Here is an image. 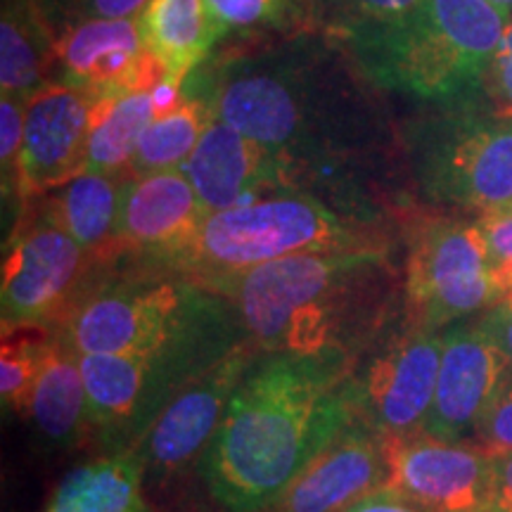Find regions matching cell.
<instances>
[{
  "mask_svg": "<svg viewBox=\"0 0 512 512\" xmlns=\"http://www.w3.org/2000/svg\"><path fill=\"white\" fill-rule=\"evenodd\" d=\"M24 117L27 98L3 95L0 98V176H3V197L19 200V164L24 147Z\"/></svg>",
  "mask_w": 512,
  "mask_h": 512,
  "instance_id": "31",
  "label": "cell"
},
{
  "mask_svg": "<svg viewBox=\"0 0 512 512\" xmlns=\"http://www.w3.org/2000/svg\"><path fill=\"white\" fill-rule=\"evenodd\" d=\"M387 477L382 437L351 422L264 512H347Z\"/></svg>",
  "mask_w": 512,
  "mask_h": 512,
  "instance_id": "18",
  "label": "cell"
},
{
  "mask_svg": "<svg viewBox=\"0 0 512 512\" xmlns=\"http://www.w3.org/2000/svg\"><path fill=\"white\" fill-rule=\"evenodd\" d=\"M491 3H494L498 10H503L508 17L512 15V0H491Z\"/></svg>",
  "mask_w": 512,
  "mask_h": 512,
  "instance_id": "38",
  "label": "cell"
},
{
  "mask_svg": "<svg viewBox=\"0 0 512 512\" xmlns=\"http://www.w3.org/2000/svg\"><path fill=\"white\" fill-rule=\"evenodd\" d=\"M155 117L152 93H126L98 100L88 138L86 171L126 178L138 140Z\"/></svg>",
  "mask_w": 512,
  "mask_h": 512,
  "instance_id": "25",
  "label": "cell"
},
{
  "mask_svg": "<svg viewBox=\"0 0 512 512\" xmlns=\"http://www.w3.org/2000/svg\"><path fill=\"white\" fill-rule=\"evenodd\" d=\"M207 5L226 36L273 38L323 31L318 0H207Z\"/></svg>",
  "mask_w": 512,
  "mask_h": 512,
  "instance_id": "27",
  "label": "cell"
},
{
  "mask_svg": "<svg viewBox=\"0 0 512 512\" xmlns=\"http://www.w3.org/2000/svg\"><path fill=\"white\" fill-rule=\"evenodd\" d=\"M351 368L337 356L261 351L202 456L209 494L230 512H264L354 422Z\"/></svg>",
  "mask_w": 512,
  "mask_h": 512,
  "instance_id": "2",
  "label": "cell"
},
{
  "mask_svg": "<svg viewBox=\"0 0 512 512\" xmlns=\"http://www.w3.org/2000/svg\"><path fill=\"white\" fill-rule=\"evenodd\" d=\"M444 339L437 332L401 328L382 337L354 363L349 403L354 422L380 437L422 432L432 411Z\"/></svg>",
  "mask_w": 512,
  "mask_h": 512,
  "instance_id": "10",
  "label": "cell"
},
{
  "mask_svg": "<svg viewBox=\"0 0 512 512\" xmlns=\"http://www.w3.org/2000/svg\"><path fill=\"white\" fill-rule=\"evenodd\" d=\"M27 415L48 446L72 448L83 437H91V411L79 354L62 339H50L46 361L29 396Z\"/></svg>",
  "mask_w": 512,
  "mask_h": 512,
  "instance_id": "20",
  "label": "cell"
},
{
  "mask_svg": "<svg viewBox=\"0 0 512 512\" xmlns=\"http://www.w3.org/2000/svg\"><path fill=\"white\" fill-rule=\"evenodd\" d=\"M477 325L512 358V311L505 306H494L477 320Z\"/></svg>",
  "mask_w": 512,
  "mask_h": 512,
  "instance_id": "37",
  "label": "cell"
},
{
  "mask_svg": "<svg viewBox=\"0 0 512 512\" xmlns=\"http://www.w3.org/2000/svg\"><path fill=\"white\" fill-rule=\"evenodd\" d=\"M432 411L422 432L465 441L512 377V358L479 325H451L444 335Z\"/></svg>",
  "mask_w": 512,
  "mask_h": 512,
  "instance_id": "16",
  "label": "cell"
},
{
  "mask_svg": "<svg viewBox=\"0 0 512 512\" xmlns=\"http://www.w3.org/2000/svg\"><path fill=\"white\" fill-rule=\"evenodd\" d=\"M79 361L91 437L110 453L133 451L183 387L211 370L171 356L79 354Z\"/></svg>",
  "mask_w": 512,
  "mask_h": 512,
  "instance_id": "11",
  "label": "cell"
},
{
  "mask_svg": "<svg viewBox=\"0 0 512 512\" xmlns=\"http://www.w3.org/2000/svg\"><path fill=\"white\" fill-rule=\"evenodd\" d=\"M401 143L425 200L479 219L512 211V117L484 95L403 121Z\"/></svg>",
  "mask_w": 512,
  "mask_h": 512,
  "instance_id": "7",
  "label": "cell"
},
{
  "mask_svg": "<svg viewBox=\"0 0 512 512\" xmlns=\"http://www.w3.org/2000/svg\"><path fill=\"white\" fill-rule=\"evenodd\" d=\"M489 245L491 278L496 287V306L512 311V211L477 219Z\"/></svg>",
  "mask_w": 512,
  "mask_h": 512,
  "instance_id": "32",
  "label": "cell"
},
{
  "mask_svg": "<svg viewBox=\"0 0 512 512\" xmlns=\"http://www.w3.org/2000/svg\"><path fill=\"white\" fill-rule=\"evenodd\" d=\"M181 169L209 214L290 190L275 155L221 119L211 121Z\"/></svg>",
  "mask_w": 512,
  "mask_h": 512,
  "instance_id": "19",
  "label": "cell"
},
{
  "mask_svg": "<svg viewBox=\"0 0 512 512\" xmlns=\"http://www.w3.org/2000/svg\"><path fill=\"white\" fill-rule=\"evenodd\" d=\"M183 91L275 155L290 190L384 221L382 188L406 164L401 124L342 38H233Z\"/></svg>",
  "mask_w": 512,
  "mask_h": 512,
  "instance_id": "1",
  "label": "cell"
},
{
  "mask_svg": "<svg viewBox=\"0 0 512 512\" xmlns=\"http://www.w3.org/2000/svg\"><path fill=\"white\" fill-rule=\"evenodd\" d=\"M411 226L403 275L406 325L437 332L496 306L489 245L479 223L420 216Z\"/></svg>",
  "mask_w": 512,
  "mask_h": 512,
  "instance_id": "8",
  "label": "cell"
},
{
  "mask_svg": "<svg viewBox=\"0 0 512 512\" xmlns=\"http://www.w3.org/2000/svg\"><path fill=\"white\" fill-rule=\"evenodd\" d=\"M387 223L335 207L309 192L280 190L214 211L174 268L200 285L302 254L389 252Z\"/></svg>",
  "mask_w": 512,
  "mask_h": 512,
  "instance_id": "6",
  "label": "cell"
},
{
  "mask_svg": "<svg viewBox=\"0 0 512 512\" xmlns=\"http://www.w3.org/2000/svg\"><path fill=\"white\" fill-rule=\"evenodd\" d=\"M57 34L95 19H138L150 0H38Z\"/></svg>",
  "mask_w": 512,
  "mask_h": 512,
  "instance_id": "30",
  "label": "cell"
},
{
  "mask_svg": "<svg viewBox=\"0 0 512 512\" xmlns=\"http://www.w3.org/2000/svg\"><path fill=\"white\" fill-rule=\"evenodd\" d=\"M422 3L425 0H318L320 29L344 38L358 29L406 17Z\"/></svg>",
  "mask_w": 512,
  "mask_h": 512,
  "instance_id": "29",
  "label": "cell"
},
{
  "mask_svg": "<svg viewBox=\"0 0 512 512\" xmlns=\"http://www.w3.org/2000/svg\"><path fill=\"white\" fill-rule=\"evenodd\" d=\"M484 512H489V510H484Z\"/></svg>",
  "mask_w": 512,
  "mask_h": 512,
  "instance_id": "39",
  "label": "cell"
},
{
  "mask_svg": "<svg viewBox=\"0 0 512 512\" xmlns=\"http://www.w3.org/2000/svg\"><path fill=\"white\" fill-rule=\"evenodd\" d=\"M209 211L183 169L126 178L117 221V249L174 266L200 233Z\"/></svg>",
  "mask_w": 512,
  "mask_h": 512,
  "instance_id": "17",
  "label": "cell"
},
{
  "mask_svg": "<svg viewBox=\"0 0 512 512\" xmlns=\"http://www.w3.org/2000/svg\"><path fill=\"white\" fill-rule=\"evenodd\" d=\"M204 287L233 304L247 339L264 354L354 363L392 332L403 294L389 252L290 256Z\"/></svg>",
  "mask_w": 512,
  "mask_h": 512,
  "instance_id": "3",
  "label": "cell"
},
{
  "mask_svg": "<svg viewBox=\"0 0 512 512\" xmlns=\"http://www.w3.org/2000/svg\"><path fill=\"white\" fill-rule=\"evenodd\" d=\"M91 256L41 204L22 209L3 259V335L60 323L86 278Z\"/></svg>",
  "mask_w": 512,
  "mask_h": 512,
  "instance_id": "9",
  "label": "cell"
},
{
  "mask_svg": "<svg viewBox=\"0 0 512 512\" xmlns=\"http://www.w3.org/2000/svg\"><path fill=\"white\" fill-rule=\"evenodd\" d=\"M95 95L50 81L27 100L19 202L27 207L86 171Z\"/></svg>",
  "mask_w": 512,
  "mask_h": 512,
  "instance_id": "14",
  "label": "cell"
},
{
  "mask_svg": "<svg viewBox=\"0 0 512 512\" xmlns=\"http://www.w3.org/2000/svg\"><path fill=\"white\" fill-rule=\"evenodd\" d=\"M211 121H214V114L202 100L195 98H185L176 110L157 114L138 140L126 178H143L181 169Z\"/></svg>",
  "mask_w": 512,
  "mask_h": 512,
  "instance_id": "26",
  "label": "cell"
},
{
  "mask_svg": "<svg viewBox=\"0 0 512 512\" xmlns=\"http://www.w3.org/2000/svg\"><path fill=\"white\" fill-rule=\"evenodd\" d=\"M387 477L382 486L399 491L427 512L489 510L494 458L475 441H446L418 432L382 437Z\"/></svg>",
  "mask_w": 512,
  "mask_h": 512,
  "instance_id": "13",
  "label": "cell"
},
{
  "mask_svg": "<svg viewBox=\"0 0 512 512\" xmlns=\"http://www.w3.org/2000/svg\"><path fill=\"white\" fill-rule=\"evenodd\" d=\"M48 339H8L0 354V396L3 406L17 413H27L29 396L46 361Z\"/></svg>",
  "mask_w": 512,
  "mask_h": 512,
  "instance_id": "28",
  "label": "cell"
},
{
  "mask_svg": "<svg viewBox=\"0 0 512 512\" xmlns=\"http://www.w3.org/2000/svg\"><path fill=\"white\" fill-rule=\"evenodd\" d=\"M489 512H512V453L494 460Z\"/></svg>",
  "mask_w": 512,
  "mask_h": 512,
  "instance_id": "36",
  "label": "cell"
},
{
  "mask_svg": "<svg viewBox=\"0 0 512 512\" xmlns=\"http://www.w3.org/2000/svg\"><path fill=\"white\" fill-rule=\"evenodd\" d=\"M57 31L38 0H3L0 91L31 98L53 81Z\"/></svg>",
  "mask_w": 512,
  "mask_h": 512,
  "instance_id": "22",
  "label": "cell"
},
{
  "mask_svg": "<svg viewBox=\"0 0 512 512\" xmlns=\"http://www.w3.org/2000/svg\"><path fill=\"white\" fill-rule=\"evenodd\" d=\"M143 477L136 451L107 453L69 472L46 512H143Z\"/></svg>",
  "mask_w": 512,
  "mask_h": 512,
  "instance_id": "24",
  "label": "cell"
},
{
  "mask_svg": "<svg viewBox=\"0 0 512 512\" xmlns=\"http://www.w3.org/2000/svg\"><path fill=\"white\" fill-rule=\"evenodd\" d=\"M347 512H427L420 508L418 503H413L411 498L401 496L399 491L389 489V486H380L373 494L351 505Z\"/></svg>",
  "mask_w": 512,
  "mask_h": 512,
  "instance_id": "35",
  "label": "cell"
},
{
  "mask_svg": "<svg viewBox=\"0 0 512 512\" xmlns=\"http://www.w3.org/2000/svg\"><path fill=\"white\" fill-rule=\"evenodd\" d=\"M482 93L496 112L512 117V19L508 29H505V36L496 50L494 60L486 69Z\"/></svg>",
  "mask_w": 512,
  "mask_h": 512,
  "instance_id": "34",
  "label": "cell"
},
{
  "mask_svg": "<svg viewBox=\"0 0 512 512\" xmlns=\"http://www.w3.org/2000/svg\"><path fill=\"white\" fill-rule=\"evenodd\" d=\"M55 337L81 356H171L204 368L249 342L223 294L121 249L91 256Z\"/></svg>",
  "mask_w": 512,
  "mask_h": 512,
  "instance_id": "4",
  "label": "cell"
},
{
  "mask_svg": "<svg viewBox=\"0 0 512 512\" xmlns=\"http://www.w3.org/2000/svg\"><path fill=\"white\" fill-rule=\"evenodd\" d=\"M164 79V64L145 48L138 19H95L57 34L55 83L117 98L150 93Z\"/></svg>",
  "mask_w": 512,
  "mask_h": 512,
  "instance_id": "15",
  "label": "cell"
},
{
  "mask_svg": "<svg viewBox=\"0 0 512 512\" xmlns=\"http://www.w3.org/2000/svg\"><path fill=\"white\" fill-rule=\"evenodd\" d=\"M475 444L489 458H503L512 453V377L494 396L489 408L479 418L475 432Z\"/></svg>",
  "mask_w": 512,
  "mask_h": 512,
  "instance_id": "33",
  "label": "cell"
},
{
  "mask_svg": "<svg viewBox=\"0 0 512 512\" xmlns=\"http://www.w3.org/2000/svg\"><path fill=\"white\" fill-rule=\"evenodd\" d=\"M259 354L252 342L240 344L233 354L183 387V392L164 408L155 425L133 448L147 479L162 484L207 453L226 418L233 394Z\"/></svg>",
  "mask_w": 512,
  "mask_h": 512,
  "instance_id": "12",
  "label": "cell"
},
{
  "mask_svg": "<svg viewBox=\"0 0 512 512\" xmlns=\"http://www.w3.org/2000/svg\"><path fill=\"white\" fill-rule=\"evenodd\" d=\"M126 178L83 171L62 188L41 197L48 211L88 256L117 249V221Z\"/></svg>",
  "mask_w": 512,
  "mask_h": 512,
  "instance_id": "23",
  "label": "cell"
},
{
  "mask_svg": "<svg viewBox=\"0 0 512 512\" xmlns=\"http://www.w3.org/2000/svg\"><path fill=\"white\" fill-rule=\"evenodd\" d=\"M510 17L491 0H425L394 22L344 36L384 93L432 105L477 98Z\"/></svg>",
  "mask_w": 512,
  "mask_h": 512,
  "instance_id": "5",
  "label": "cell"
},
{
  "mask_svg": "<svg viewBox=\"0 0 512 512\" xmlns=\"http://www.w3.org/2000/svg\"><path fill=\"white\" fill-rule=\"evenodd\" d=\"M138 24L145 48L164 64L166 79L183 83L226 38L207 0H150Z\"/></svg>",
  "mask_w": 512,
  "mask_h": 512,
  "instance_id": "21",
  "label": "cell"
}]
</instances>
